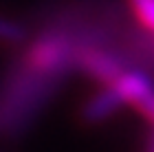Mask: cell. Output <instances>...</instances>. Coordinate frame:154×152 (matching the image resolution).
<instances>
[{"mask_svg": "<svg viewBox=\"0 0 154 152\" xmlns=\"http://www.w3.org/2000/svg\"><path fill=\"white\" fill-rule=\"evenodd\" d=\"M108 24H86L82 9H60L46 29L24 46L0 79V137H18L29 128L53 93L77 68V57L90 46H110Z\"/></svg>", "mask_w": 154, "mask_h": 152, "instance_id": "obj_1", "label": "cell"}, {"mask_svg": "<svg viewBox=\"0 0 154 152\" xmlns=\"http://www.w3.org/2000/svg\"><path fill=\"white\" fill-rule=\"evenodd\" d=\"M77 68L86 73L88 77L97 79L103 86L115 84L117 77L123 71H128L130 64L121 53H115L112 46H90L84 49L77 57Z\"/></svg>", "mask_w": 154, "mask_h": 152, "instance_id": "obj_2", "label": "cell"}, {"mask_svg": "<svg viewBox=\"0 0 154 152\" xmlns=\"http://www.w3.org/2000/svg\"><path fill=\"white\" fill-rule=\"evenodd\" d=\"M119 93L123 104H132L154 123V86L143 71L128 68L117 77L115 84H110Z\"/></svg>", "mask_w": 154, "mask_h": 152, "instance_id": "obj_3", "label": "cell"}, {"mask_svg": "<svg viewBox=\"0 0 154 152\" xmlns=\"http://www.w3.org/2000/svg\"><path fill=\"white\" fill-rule=\"evenodd\" d=\"M123 106V99L112 86H103L99 93H95L86 104L82 106V121L84 123H99L115 115Z\"/></svg>", "mask_w": 154, "mask_h": 152, "instance_id": "obj_4", "label": "cell"}, {"mask_svg": "<svg viewBox=\"0 0 154 152\" xmlns=\"http://www.w3.org/2000/svg\"><path fill=\"white\" fill-rule=\"evenodd\" d=\"M24 40H26V29L22 24L0 16V44L16 46V44H22Z\"/></svg>", "mask_w": 154, "mask_h": 152, "instance_id": "obj_5", "label": "cell"}, {"mask_svg": "<svg viewBox=\"0 0 154 152\" xmlns=\"http://www.w3.org/2000/svg\"><path fill=\"white\" fill-rule=\"evenodd\" d=\"M130 9L139 24L154 36V0H130Z\"/></svg>", "mask_w": 154, "mask_h": 152, "instance_id": "obj_6", "label": "cell"}]
</instances>
